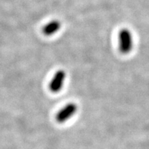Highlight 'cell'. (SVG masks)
I'll return each mask as SVG.
<instances>
[{"mask_svg":"<svg viewBox=\"0 0 149 149\" xmlns=\"http://www.w3.org/2000/svg\"><path fill=\"white\" fill-rule=\"evenodd\" d=\"M118 46L120 51L124 55L130 53L133 49V36L128 29H122L119 32Z\"/></svg>","mask_w":149,"mask_h":149,"instance_id":"obj_1","label":"cell"},{"mask_svg":"<svg viewBox=\"0 0 149 149\" xmlns=\"http://www.w3.org/2000/svg\"><path fill=\"white\" fill-rule=\"evenodd\" d=\"M77 111V106L74 103H69L63 107L56 115V120L59 124L66 122L75 114Z\"/></svg>","mask_w":149,"mask_h":149,"instance_id":"obj_2","label":"cell"},{"mask_svg":"<svg viewBox=\"0 0 149 149\" xmlns=\"http://www.w3.org/2000/svg\"><path fill=\"white\" fill-rule=\"evenodd\" d=\"M66 73L64 70H58L54 74L49 84V89L52 93H59L64 86Z\"/></svg>","mask_w":149,"mask_h":149,"instance_id":"obj_3","label":"cell"},{"mask_svg":"<svg viewBox=\"0 0 149 149\" xmlns=\"http://www.w3.org/2000/svg\"><path fill=\"white\" fill-rule=\"evenodd\" d=\"M61 23L59 20L53 19L50 21L43 27L42 32L46 36H52L61 29Z\"/></svg>","mask_w":149,"mask_h":149,"instance_id":"obj_4","label":"cell"}]
</instances>
